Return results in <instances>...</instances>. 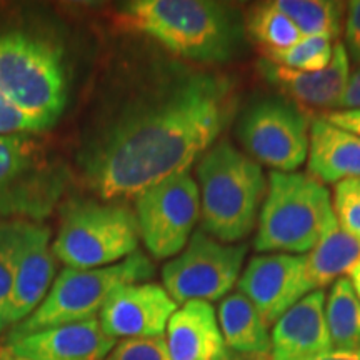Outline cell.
I'll use <instances>...</instances> for the list:
<instances>
[{
    "label": "cell",
    "mask_w": 360,
    "mask_h": 360,
    "mask_svg": "<svg viewBox=\"0 0 360 360\" xmlns=\"http://www.w3.org/2000/svg\"><path fill=\"white\" fill-rule=\"evenodd\" d=\"M236 109V84L225 75H177L97 124L77 154L80 175L101 200L135 197L187 172L231 124Z\"/></svg>",
    "instance_id": "1"
},
{
    "label": "cell",
    "mask_w": 360,
    "mask_h": 360,
    "mask_svg": "<svg viewBox=\"0 0 360 360\" xmlns=\"http://www.w3.org/2000/svg\"><path fill=\"white\" fill-rule=\"evenodd\" d=\"M115 20L200 64L231 62L244 45L245 25L238 12L212 0H132L117 8Z\"/></svg>",
    "instance_id": "2"
},
{
    "label": "cell",
    "mask_w": 360,
    "mask_h": 360,
    "mask_svg": "<svg viewBox=\"0 0 360 360\" xmlns=\"http://www.w3.org/2000/svg\"><path fill=\"white\" fill-rule=\"evenodd\" d=\"M197 177L204 232L224 244L244 240L257 224L267 193L259 162L220 141L200 157Z\"/></svg>",
    "instance_id": "3"
},
{
    "label": "cell",
    "mask_w": 360,
    "mask_h": 360,
    "mask_svg": "<svg viewBox=\"0 0 360 360\" xmlns=\"http://www.w3.org/2000/svg\"><path fill=\"white\" fill-rule=\"evenodd\" d=\"M335 222L330 193L319 180L272 170L254 247L260 254H307Z\"/></svg>",
    "instance_id": "4"
},
{
    "label": "cell",
    "mask_w": 360,
    "mask_h": 360,
    "mask_svg": "<svg viewBox=\"0 0 360 360\" xmlns=\"http://www.w3.org/2000/svg\"><path fill=\"white\" fill-rule=\"evenodd\" d=\"M154 264L142 252H134L122 262L109 267L79 270L65 267L53 281L44 302L25 321L12 327L7 344L47 328L96 319L107 299L120 287L147 282Z\"/></svg>",
    "instance_id": "5"
},
{
    "label": "cell",
    "mask_w": 360,
    "mask_h": 360,
    "mask_svg": "<svg viewBox=\"0 0 360 360\" xmlns=\"http://www.w3.org/2000/svg\"><path fill=\"white\" fill-rule=\"evenodd\" d=\"M69 169L37 135H0V222L51 217L65 195Z\"/></svg>",
    "instance_id": "6"
},
{
    "label": "cell",
    "mask_w": 360,
    "mask_h": 360,
    "mask_svg": "<svg viewBox=\"0 0 360 360\" xmlns=\"http://www.w3.org/2000/svg\"><path fill=\"white\" fill-rule=\"evenodd\" d=\"M135 212L117 200L74 199L62 209L52 250L67 267L89 270L122 262L137 252Z\"/></svg>",
    "instance_id": "7"
},
{
    "label": "cell",
    "mask_w": 360,
    "mask_h": 360,
    "mask_svg": "<svg viewBox=\"0 0 360 360\" xmlns=\"http://www.w3.org/2000/svg\"><path fill=\"white\" fill-rule=\"evenodd\" d=\"M0 97L44 130L51 129L65 107L60 53L32 35H0Z\"/></svg>",
    "instance_id": "8"
},
{
    "label": "cell",
    "mask_w": 360,
    "mask_h": 360,
    "mask_svg": "<svg viewBox=\"0 0 360 360\" xmlns=\"http://www.w3.org/2000/svg\"><path fill=\"white\" fill-rule=\"evenodd\" d=\"M237 137L255 162L276 172H295L309 155V115L287 97H262L240 115Z\"/></svg>",
    "instance_id": "9"
},
{
    "label": "cell",
    "mask_w": 360,
    "mask_h": 360,
    "mask_svg": "<svg viewBox=\"0 0 360 360\" xmlns=\"http://www.w3.org/2000/svg\"><path fill=\"white\" fill-rule=\"evenodd\" d=\"M245 255L244 244H224L197 231L186 249L162 269L164 289L177 305L224 299L238 282Z\"/></svg>",
    "instance_id": "10"
},
{
    "label": "cell",
    "mask_w": 360,
    "mask_h": 360,
    "mask_svg": "<svg viewBox=\"0 0 360 360\" xmlns=\"http://www.w3.org/2000/svg\"><path fill=\"white\" fill-rule=\"evenodd\" d=\"M141 238L154 259L179 255L200 215L199 186L191 172H180L135 195Z\"/></svg>",
    "instance_id": "11"
},
{
    "label": "cell",
    "mask_w": 360,
    "mask_h": 360,
    "mask_svg": "<svg viewBox=\"0 0 360 360\" xmlns=\"http://www.w3.org/2000/svg\"><path fill=\"white\" fill-rule=\"evenodd\" d=\"M238 292L254 304L265 326H272L292 305L310 294L305 257L294 254L255 255L238 278Z\"/></svg>",
    "instance_id": "12"
},
{
    "label": "cell",
    "mask_w": 360,
    "mask_h": 360,
    "mask_svg": "<svg viewBox=\"0 0 360 360\" xmlns=\"http://www.w3.org/2000/svg\"><path fill=\"white\" fill-rule=\"evenodd\" d=\"M169 292L159 283L141 282L120 287L107 299L98 322L112 339L162 337L177 310Z\"/></svg>",
    "instance_id": "13"
},
{
    "label": "cell",
    "mask_w": 360,
    "mask_h": 360,
    "mask_svg": "<svg viewBox=\"0 0 360 360\" xmlns=\"http://www.w3.org/2000/svg\"><path fill=\"white\" fill-rule=\"evenodd\" d=\"M51 229L42 222H17L15 281L7 323L15 327L25 321L47 297L56 278V255Z\"/></svg>",
    "instance_id": "14"
},
{
    "label": "cell",
    "mask_w": 360,
    "mask_h": 360,
    "mask_svg": "<svg viewBox=\"0 0 360 360\" xmlns=\"http://www.w3.org/2000/svg\"><path fill=\"white\" fill-rule=\"evenodd\" d=\"M259 72L262 77L277 87L283 97L290 98L297 105L310 109L335 110L347 87L350 77L349 53L345 45L337 40L330 64L321 72H300L281 67L260 58Z\"/></svg>",
    "instance_id": "15"
},
{
    "label": "cell",
    "mask_w": 360,
    "mask_h": 360,
    "mask_svg": "<svg viewBox=\"0 0 360 360\" xmlns=\"http://www.w3.org/2000/svg\"><path fill=\"white\" fill-rule=\"evenodd\" d=\"M330 350L323 290L310 292L274 323L270 360H312Z\"/></svg>",
    "instance_id": "16"
},
{
    "label": "cell",
    "mask_w": 360,
    "mask_h": 360,
    "mask_svg": "<svg viewBox=\"0 0 360 360\" xmlns=\"http://www.w3.org/2000/svg\"><path fill=\"white\" fill-rule=\"evenodd\" d=\"M115 344L98 319H90L27 335L7 344V352L30 360H105Z\"/></svg>",
    "instance_id": "17"
},
{
    "label": "cell",
    "mask_w": 360,
    "mask_h": 360,
    "mask_svg": "<svg viewBox=\"0 0 360 360\" xmlns=\"http://www.w3.org/2000/svg\"><path fill=\"white\" fill-rule=\"evenodd\" d=\"M170 360H231L217 314L209 302H187L167 323Z\"/></svg>",
    "instance_id": "18"
},
{
    "label": "cell",
    "mask_w": 360,
    "mask_h": 360,
    "mask_svg": "<svg viewBox=\"0 0 360 360\" xmlns=\"http://www.w3.org/2000/svg\"><path fill=\"white\" fill-rule=\"evenodd\" d=\"M309 175L323 184L360 179V137L345 132L323 117L310 124Z\"/></svg>",
    "instance_id": "19"
},
{
    "label": "cell",
    "mask_w": 360,
    "mask_h": 360,
    "mask_svg": "<svg viewBox=\"0 0 360 360\" xmlns=\"http://www.w3.org/2000/svg\"><path fill=\"white\" fill-rule=\"evenodd\" d=\"M217 317L220 332L231 352L270 355L269 327L244 294L236 292L224 297Z\"/></svg>",
    "instance_id": "20"
},
{
    "label": "cell",
    "mask_w": 360,
    "mask_h": 360,
    "mask_svg": "<svg viewBox=\"0 0 360 360\" xmlns=\"http://www.w3.org/2000/svg\"><path fill=\"white\" fill-rule=\"evenodd\" d=\"M304 257L310 290H322L360 264V244L335 222Z\"/></svg>",
    "instance_id": "21"
},
{
    "label": "cell",
    "mask_w": 360,
    "mask_h": 360,
    "mask_svg": "<svg viewBox=\"0 0 360 360\" xmlns=\"http://www.w3.org/2000/svg\"><path fill=\"white\" fill-rule=\"evenodd\" d=\"M326 322L334 350L360 349V300L350 278L332 283L326 300Z\"/></svg>",
    "instance_id": "22"
},
{
    "label": "cell",
    "mask_w": 360,
    "mask_h": 360,
    "mask_svg": "<svg viewBox=\"0 0 360 360\" xmlns=\"http://www.w3.org/2000/svg\"><path fill=\"white\" fill-rule=\"evenodd\" d=\"M276 6L285 13L302 35H317L332 40L339 39L344 29L347 6L332 0H276Z\"/></svg>",
    "instance_id": "23"
},
{
    "label": "cell",
    "mask_w": 360,
    "mask_h": 360,
    "mask_svg": "<svg viewBox=\"0 0 360 360\" xmlns=\"http://www.w3.org/2000/svg\"><path fill=\"white\" fill-rule=\"evenodd\" d=\"M245 30L262 52H278L292 47L304 37L276 2H262L250 7Z\"/></svg>",
    "instance_id": "24"
},
{
    "label": "cell",
    "mask_w": 360,
    "mask_h": 360,
    "mask_svg": "<svg viewBox=\"0 0 360 360\" xmlns=\"http://www.w3.org/2000/svg\"><path fill=\"white\" fill-rule=\"evenodd\" d=\"M334 45L326 37L304 35L295 45L278 52H262V58L300 72H321L330 64Z\"/></svg>",
    "instance_id": "25"
},
{
    "label": "cell",
    "mask_w": 360,
    "mask_h": 360,
    "mask_svg": "<svg viewBox=\"0 0 360 360\" xmlns=\"http://www.w3.org/2000/svg\"><path fill=\"white\" fill-rule=\"evenodd\" d=\"M17 222H0V332L8 327L17 259Z\"/></svg>",
    "instance_id": "26"
},
{
    "label": "cell",
    "mask_w": 360,
    "mask_h": 360,
    "mask_svg": "<svg viewBox=\"0 0 360 360\" xmlns=\"http://www.w3.org/2000/svg\"><path fill=\"white\" fill-rule=\"evenodd\" d=\"M337 222L360 244V179L342 180L334 191Z\"/></svg>",
    "instance_id": "27"
},
{
    "label": "cell",
    "mask_w": 360,
    "mask_h": 360,
    "mask_svg": "<svg viewBox=\"0 0 360 360\" xmlns=\"http://www.w3.org/2000/svg\"><path fill=\"white\" fill-rule=\"evenodd\" d=\"M105 360H170L165 337L124 339L110 350Z\"/></svg>",
    "instance_id": "28"
},
{
    "label": "cell",
    "mask_w": 360,
    "mask_h": 360,
    "mask_svg": "<svg viewBox=\"0 0 360 360\" xmlns=\"http://www.w3.org/2000/svg\"><path fill=\"white\" fill-rule=\"evenodd\" d=\"M42 127L34 122L30 117L22 114L11 103H7L0 97V135H20V134H34L42 132Z\"/></svg>",
    "instance_id": "29"
},
{
    "label": "cell",
    "mask_w": 360,
    "mask_h": 360,
    "mask_svg": "<svg viewBox=\"0 0 360 360\" xmlns=\"http://www.w3.org/2000/svg\"><path fill=\"white\" fill-rule=\"evenodd\" d=\"M345 42H347V53L354 57L360 51V0H354L347 6Z\"/></svg>",
    "instance_id": "30"
},
{
    "label": "cell",
    "mask_w": 360,
    "mask_h": 360,
    "mask_svg": "<svg viewBox=\"0 0 360 360\" xmlns=\"http://www.w3.org/2000/svg\"><path fill=\"white\" fill-rule=\"evenodd\" d=\"M322 117L335 127L360 137V109L328 110Z\"/></svg>",
    "instance_id": "31"
},
{
    "label": "cell",
    "mask_w": 360,
    "mask_h": 360,
    "mask_svg": "<svg viewBox=\"0 0 360 360\" xmlns=\"http://www.w3.org/2000/svg\"><path fill=\"white\" fill-rule=\"evenodd\" d=\"M339 109H360V67L350 74L347 87L340 98Z\"/></svg>",
    "instance_id": "32"
},
{
    "label": "cell",
    "mask_w": 360,
    "mask_h": 360,
    "mask_svg": "<svg viewBox=\"0 0 360 360\" xmlns=\"http://www.w3.org/2000/svg\"><path fill=\"white\" fill-rule=\"evenodd\" d=\"M312 360H360V349L359 350H334L330 352L319 355Z\"/></svg>",
    "instance_id": "33"
},
{
    "label": "cell",
    "mask_w": 360,
    "mask_h": 360,
    "mask_svg": "<svg viewBox=\"0 0 360 360\" xmlns=\"http://www.w3.org/2000/svg\"><path fill=\"white\" fill-rule=\"evenodd\" d=\"M349 276H350V283H352L355 294H357L359 300H360V264L355 265V267L352 269V272H350Z\"/></svg>",
    "instance_id": "34"
},
{
    "label": "cell",
    "mask_w": 360,
    "mask_h": 360,
    "mask_svg": "<svg viewBox=\"0 0 360 360\" xmlns=\"http://www.w3.org/2000/svg\"><path fill=\"white\" fill-rule=\"evenodd\" d=\"M6 360H30V359H24V357H11V355H8V357H7Z\"/></svg>",
    "instance_id": "35"
},
{
    "label": "cell",
    "mask_w": 360,
    "mask_h": 360,
    "mask_svg": "<svg viewBox=\"0 0 360 360\" xmlns=\"http://www.w3.org/2000/svg\"><path fill=\"white\" fill-rule=\"evenodd\" d=\"M352 58H354V60H355V62H357V64H360V51H359L357 53H355V56H354Z\"/></svg>",
    "instance_id": "36"
}]
</instances>
